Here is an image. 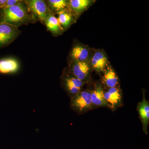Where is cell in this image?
Returning a JSON list of instances; mask_svg holds the SVG:
<instances>
[{
    "label": "cell",
    "instance_id": "cell-3",
    "mask_svg": "<svg viewBox=\"0 0 149 149\" xmlns=\"http://www.w3.org/2000/svg\"><path fill=\"white\" fill-rule=\"evenodd\" d=\"M29 11L37 21L44 24L48 17L52 14L46 1L44 0H24Z\"/></svg>",
    "mask_w": 149,
    "mask_h": 149
},
{
    "label": "cell",
    "instance_id": "cell-17",
    "mask_svg": "<svg viewBox=\"0 0 149 149\" xmlns=\"http://www.w3.org/2000/svg\"><path fill=\"white\" fill-rule=\"evenodd\" d=\"M58 15L59 22L63 29L69 27L72 20V17L70 10L65 11L60 13Z\"/></svg>",
    "mask_w": 149,
    "mask_h": 149
},
{
    "label": "cell",
    "instance_id": "cell-4",
    "mask_svg": "<svg viewBox=\"0 0 149 149\" xmlns=\"http://www.w3.org/2000/svg\"><path fill=\"white\" fill-rule=\"evenodd\" d=\"M18 27L4 22H0V48L10 45L21 34Z\"/></svg>",
    "mask_w": 149,
    "mask_h": 149
},
{
    "label": "cell",
    "instance_id": "cell-2",
    "mask_svg": "<svg viewBox=\"0 0 149 149\" xmlns=\"http://www.w3.org/2000/svg\"><path fill=\"white\" fill-rule=\"evenodd\" d=\"M70 107L78 114H82L95 109L91 100V92L81 91L70 99Z\"/></svg>",
    "mask_w": 149,
    "mask_h": 149
},
{
    "label": "cell",
    "instance_id": "cell-14",
    "mask_svg": "<svg viewBox=\"0 0 149 149\" xmlns=\"http://www.w3.org/2000/svg\"><path fill=\"white\" fill-rule=\"evenodd\" d=\"M89 56L88 50L79 45L74 46L70 53V56L73 60L77 61H85Z\"/></svg>",
    "mask_w": 149,
    "mask_h": 149
},
{
    "label": "cell",
    "instance_id": "cell-10",
    "mask_svg": "<svg viewBox=\"0 0 149 149\" xmlns=\"http://www.w3.org/2000/svg\"><path fill=\"white\" fill-rule=\"evenodd\" d=\"M44 24L47 27V30L54 36L60 35L64 31L58 18L53 14L48 17Z\"/></svg>",
    "mask_w": 149,
    "mask_h": 149
},
{
    "label": "cell",
    "instance_id": "cell-11",
    "mask_svg": "<svg viewBox=\"0 0 149 149\" xmlns=\"http://www.w3.org/2000/svg\"><path fill=\"white\" fill-rule=\"evenodd\" d=\"M46 2L51 12L54 15L56 14H58L65 11L70 10L69 1L66 0H47L46 1Z\"/></svg>",
    "mask_w": 149,
    "mask_h": 149
},
{
    "label": "cell",
    "instance_id": "cell-12",
    "mask_svg": "<svg viewBox=\"0 0 149 149\" xmlns=\"http://www.w3.org/2000/svg\"><path fill=\"white\" fill-rule=\"evenodd\" d=\"M91 100L94 107H105L108 108L104 98V91L101 86H98L91 92Z\"/></svg>",
    "mask_w": 149,
    "mask_h": 149
},
{
    "label": "cell",
    "instance_id": "cell-16",
    "mask_svg": "<svg viewBox=\"0 0 149 149\" xmlns=\"http://www.w3.org/2000/svg\"><path fill=\"white\" fill-rule=\"evenodd\" d=\"M91 2L89 0H70L69 1V6L70 11L79 13L87 8Z\"/></svg>",
    "mask_w": 149,
    "mask_h": 149
},
{
    "label": "cell",
    "instance_id": "cell-5",
    "mask_svg": "<svg viewBox=\"0 0 149 149\" xmlns=\"http://www.w3.org/2000/svg\"><path fill=\"white\" fill-rule=\"evenodd\" d=\"M62 85L70 98L81 92L84 82L70 72L65 73L61 77Z\"/></svg>",
    "mask_w": 149,
    "mask_h": 149
},
{
    "label": "cell",
    "instance_id": "cell-7",
    "mask_svg": "<svg viewBox=\"0 0 149 149\" xmlns=\"http://www.w3.org/2000/svg\"><path fill=\"white\" fill-rule=\"evenodd\" d=\"M137 110L143 125V130L146 135H148V127L149 123V102L145 97V93L143 94L142 101L137 106Z\"/></svg>",
    "mask_w": 149,
    "mask_h": 149
},
{
    "label": "cell",
    "instance_id": "cell-15",
    "mask_svg": "<svg viewBox=\"0 0 149 149\" xmlns=\"http://www.w3.org/2000/svg\"><path fill=\"white\" fill-rule=\"evenodd\" d=\"M104 83L108 88L116 87L118 83V78L114 70L110 68L105 72L103 78Z\"/></svg>",
    "mask_w": 149,
    "mask_h": 149
},
{
    "label": "cell",
    "instance_id": "cell-18",
    "mask_svg": "<svg viewBox=\"0 0 149 149\" xmlns=\"http://www.w3.org/2000/svg\"><path fill=\"white\" fill-rule=\"evenodd\" d=\"M23 1L22 0H7L6 3L3 7V8H7L9 7L12 6L16 5L22 2Z\"/></svg>",
    "mask_w": 149,
    "mask_h": 149
},
{
    "label": "cell",
    "instance_id": "cell-19",
    "mask_svg": "<svg viewBox=\"0 0 149 149\" xmlns=\"http://www.w3.org/2000/svg\"><path fill=\"white\" fill-rule=\"evenodd\" d=\"M7 1V0H0V9L3 8Z\"/></svg>",
    "mask_w": 149,
    "mask_h": 149
},
{
    "label": "cell",
    "instance_id": "cell-1",
    "mask_svg": "<svg viewBox=\"0 0 149 149\" xmlns=\"http://www.w3.org/2000/svg\"><path fill=\"white\" fill-rule=\"evenodd\" d=\"M37 22L24 1L16 5L0 9V22H6L19 28Z\"/></svg>",
    "mask_w": 149,
    "mask_h": 149
},
{
    "label": "cell",
    "instance_id": "cell-13",
    "mask_svg": "<svg viewBox=\"0 0 149 149\" xmlns=\"http://www.w3.org/2000/svg\"><path fill=\"white\" fill-rule=\"evenodd\" d=\"M108 61L105 56L101 52H97L93 55L91 60L92 66L94 69L100 71L105 68Z\"/></svg>",
    "mask_w": 149,
    "mask_h": 149
},
{
    "label": "cell",
    "instance_id": "cell-6",
    "mask_svg": "<svg viewBox=\"0 0 149 149\" xmlns=\"http://www.w3.org/2000/svg\"><path fill=\"white\" fill-rule=\"evenodd\" d=\"M104 98L109 108L114 111L122 105L121 92L116 87L109 88L108 91H104Z\"/></svg>",
    "mask_w": 149,
    "mask_h": 149
},
{
    "label": "cell",
    "instance_id": "cell-8",
    "mask_svg": "<svg viewBox=\"0 0 149 149\" xmlns=\"http://www.w3.org/2000/svg\"><path fill=\"white\" fill-rule=\"evenodd\" d=\"M74 61L75 62L70 67L69 72L84 82L88 77L90 72V67L85 61Z\"/></svg>",
    "mask_w": 149,
    "mask_h": 149
},
{
    "label": "cell",
    "instance_id": "cell-9",
    "mask_svg": "<svg viewBox=\"0 0 149 149\" xmlns=\"http://www.w3.org/2000/svg\"><path fill=\"white\" fill-rule=\"evenodd\" d=\"M19 64L16 59L7 58L0 60V73L10 74L17 72Z\"/></svg>",
    "mask_w": 149,
    "mask_h": 149
}]
</instances>
